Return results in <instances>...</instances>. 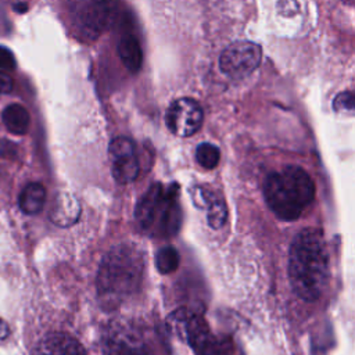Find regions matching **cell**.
<instances>
[{
	"label": "cell",
	"instance_id": "obj_1",
	"mask_svg": "<svg viewBox=\"0 0 355 355\" xmlns=\"http://www.w3.org/2000/svg\"><path fill=\"white\" fill-rule=\"evenodd\" d=\"M330 277V258L323 233L304 229L291 243L288 279L294 293L304 301H315L324 291Z\"/></svg>",
	"mask_w": 355,
	"mask_h": 355
},
{
	"label": "cell",
	"instance_id": "obj_4",
	"mask_svg": "<svg viewBox=\"0 0 355 355\" xmlns=\"http://www.w3.org/2000/svg\"><path fill=\"white\" fill-rule=\"evenodd\" d=\"M135 216L139 226L151 236L169 237L175 234L182 222L176 184L168 187L161 183L151 184L137 202Z\"/></svg>",
	"mask_w": 355,
	"mask_h": 355
},
{
	"label": "cell",
	"instance_id": "obj_17",
	"mask_svg": "<svg viewBox=\"0 0 355 355\" xmlns=\"http://www.w3.org/2000/svg\"><path fill=\"white\" fill-rule=\"evenodd\" d=\"M155 265H157V269L162 275L175 272L179 266V252H178V250L172 245L162 247L155 255Z\"/></svg>",
	"mask_w": 355,
	"mask_h": 355
},
{
	"label": "cell",
	"instance_id": "obj_18",
	"mask_svg": "<svg viewBox=\"0 0 355 355\" xmlns=\"http://www.w3.org/2000/svg\"><path fill=\"white\" fill-rule=\"evenodd\" d=\"M197 162L205 169H214L220 159V151L211 143H201L196 150Z\"/></svg>",
	"mask_w": 355,
	"mask_h": 355
},
{
	"label": "cell",
	"instance_id": "obj_11",
	"mask_svg": "<svg viewBox=\"0 0 355 355\" xmlns=\"http://www.w3.org/2000/svg\"><path fill=\"white\" fill-rule=\"evenodd\" d=\"M32 355H86L82 344L67 333L46 334L35 347Z\"/></svg>",
	"mask_w": 355,
	"mask_h": 355
},
{
	"label": "cell",
	"instance_id": "obj_10",
	"mask_svg": "<svg viewBox=\"0 0 355 355\" xmlns=\"http://www.w3.org/2000/svg\"><path fill=\"white\" fill-rule=\"evenodd\" d=\"M111 172L118 183L133 182L140 171L135 144L128 137H115L108 147Z\"/></svg>",
	"mask_w": 355,
	"mask_h": 355
},
{
	"label": "cell",
	"instance_id": "obj_8",
	"mask_svg": "<svg viewBox=\"0 0 355 355\" xmlns=\"http://www.w3.org/2000/svg\"><path fill=\"white\" fill-rule=\"evenodd\" d=\"M103 355H150L141 333L126 322H114L101 340Z\"/></svg>",
	"mask_w": 355,
	"mask_h": 355
},
{
	"label": "cell",
	"instance_id": "obj_16",
	"mask_svg": "<svg viewBox=\"0 0 355 355\" xmlns=\"http://www.w3.org/2000/svg\"><path fill=\"white\" fill-rule=\"evenodd\" d=\"M60 200H61V202H58L54 207L55 212L53 214L51 218L57 225L69 226V225L75 223L79 218V212H80L79 204L71 194L62 196Z\"/></svg>",
	"mask_w": 355,
	"mask_h": 355
},
{
	"label": "cell",
	"instance_id": "obj_9",
	"mask_svg": "<svg viewBox=\"0 0 355 355\" xmlns=\"http://www.w3.org/2000/svg\"><path fill=\"white\" fill-rule=\"evenodd\" d=\"M202 108L201 105L189 97H182L171 103L166 110L165 122L168 129L179 136H193L202 125Z\"/></svg>",
	"mask_w": 355,
	"mask_h": 355
},
{
	"label": "cell",
	"instance_id": "obj_19",
	"mask_svg": "<svg viewBox=\"0 0 355 355\" xmlns=\"http://www.w3.org/2000/svg\"><path fill=\"white\" fill-rule=\"evenodd\" d=\"M333 107L336 111H352L354 110V94L352 92H341L333 100Z\"/></svg>",
	"mask_w": 355,
	"mask_h": 355
},
{
	"label": "cell",
	"instance_id": "obj_13",
	"mask_svg": "<svg viewBox=\"0 0 355 355\" xmlns=\"http://www.w3.org/2000/svg\"><path fill=\"white\" fill-rule=\"evenodd\" d=\"M46 201V190L42 183H28L18 197L19 208L26 215H36L43 209Z\"/></svg>",
	"mask_w": 355,
	"mask_h": 355
},
{
	"label": "cell",
	"instance_id": "obj_15",
	"mask_svg": "<svg viewBox=\"0 0 355 355\" xmlns=\"http://www.w3.org/2000/svg\"><path fill=\"white\" fill-rule=\"evenodd\" d=\"M1 119L8 132L14 135H25L29 128V112L21 104H10L3 110Z\"/></svg>",
	"mask_w": 355,
	"mask_h": 355
},
{
	"label": "cell",
	"instance_id": "obj_14",
	"mask_svg": "<svg viewBox=\"0 0 355 355\" xmlns=\"http://www.w3.org/2000/svg\"><path fill=\"white\" fill-rule=\"evenodd\" d=\"M118 54L121 57V61L123 62L125 68L136 73L140 71L143 64V51L137 42V39L132 35H125L119 43H118Z\"/></svg>",
	"mask_w": 355,
	"mask_h": 355
},
{
	"label": "cell",
	"instance_id": "obj_5",
	"mask_svg": "<svg viewBox=\"0 0 355 355\" xmlns=\"http://www.w3.org/2000/svg\"><path fill=\"white\" fill-rule=\"evenodd\" d=\"M169 326L183 338L196 355H233V341L227 336L212 333L207 322L187 309H178L169 316Z\"/></svg>",
	"mask_w": 355,
	"mask_h": 355
},
{
	"label": "cell",
	"instance_id": "obj_2",
	"mask_svg": "<svg viewBox=\"0 0 355 355\" xmlns=\"http://www.w3.org/2000/svg\"><path fill=\"white\" fill-rule=\"evenodd\" d=\"M144 270L143 255L132 245H116L103 258L97 275V294L103 306L118 308L139 288Z\"/></svg>",
	"mask_w": 355,
	"mask_h": 355
},
{
	"label": "cell",
	"instance_id": "obj_7",
	"mask_svg": "<svg viewBox=\"0 0 355 355\" xmlns=\"http://www.w3.org/2000/svg\"><path fill=\"white\" fill-rule=\"evenodd\" d=\"M261 60L262 49L259 44L248 40H237L220 53L219 68L230 78H244L259 67Z\"/></svg>",
	"mask_w": 355,
	"mask_h": 355
},
{
	"label": "cell",
	"instance_id": "obj_6",
	"mask_svg": "<svg viewBox=\"0 0 355 355\" xmlns=\"http://www.w3.org/2000/svg\"><path fill=\"white\" fill-rule=\"evenodd\" d=\"M68 8L76 31L94 40L114 22L118 0H68Z\"/></svg>",
	"mask_w": 355,
	"mask_h": 355
},
{
	"label": "cell",
	"instance_id": "obj_20",
	"mask_svg": "<svg viewBox=\"0 0 355 355\" xmlns=\"http://www.w3.org/2000/svg\"><path fill=\"white\" fill-rule=\"evenodd\" d=\"M15 68V58L10 49L0 46V71H12Z\"/></svg>",
	"mask_w": 355,
	"mask_h": 355
},
{
	"label": "cell",
	"instance_id": "obj_21",
	"mask_svg": "<svg viewBox=\"0 0 355 355\" xmlns=\"http://www.w3.org/2000/svg\"><path fill=\"white\" fill-rule=\"evenodd\" d=\"M12 86L14 83L10 75H7L4 71H0V96L10 93L12 90Z\"/></svg>",
	"mask_w": 355,
	"mask_h": 355
},
{
	"label": "cell",
	"instance_id": "obj_12",
	"mask_svg": "<svg viewBox=\"0 0 355 355\" xmlns=\"http://www.w3.org/2000/svg\"><path fill=\"white\" fill-rule=\"evenodd\" d=\"M193 198L197 207L205 209L207 220L211 227L220 229L225 225L227 218V208L223 200L219 198L214 191L198 186L193 190Z\"/></svg>",
	"mask_w": 355,
	"mask_h": 355
},
{
	"label": "cell",
	"instance_id": "obj_3",
	"mask_svg": "<svg viewBox=\"0 0 355 355\" xmlns=\"http://www.w3.org/2000/svg\"><path fill=\"white\" fill-rule=\"evenodd\" d=\"M265 201L283 220L298 219L315 197V184L305 169L288 165L270 173L263 186Z\"/></svg>",
	"mask_w": 355,
	"mask_h": 355
},
{
	"label": "cell",
	"instance_id": "obj_22",
	"mask_svg": "<svg viewBox=\"0 0 355 355\" xmlns=\"http://www.w3.org/2000/svg\"><path fill=\"white\" fill-rule=\"evenodd\" d=\"M14 8H15L18 12H25L26 8H28V6H26L25 3H18L17 6H14Z\"/></svg>",
	"mask_w": 355,
	"mask_h": 355
}]
</instances>
